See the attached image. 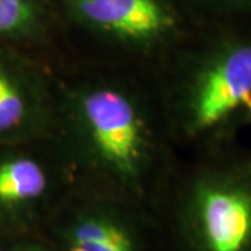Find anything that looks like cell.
Segmentation results:
<instances>
[{
	"label": "cell",
	"instance_id": "4",
	"mask_svg": "<svg viewBox=\"0 0 251 251\" xmlns=\"http://www.w3.org/2000/svg\"><path fill=\"white\" fill-rule=\"evenodd\" d=\"M67 59L155 75L193 29L176 0H57Z\"/></svg>",
	"mask_w": 251,
	"mask_h": 251
},
{
	"label": "cell",
	"instance_id": "10",
	"mask_svg": "<svg viewBox=\"0 0 251 251\" xmlns=\"http://www.w3.org/2000/svg\"><path fill=\"white\" fill-rule=\"evenodd\" d=\"M7 251H63L52 242H39L34 239L20 240Z\"/></svg>",
	"mask_w": 251,
	"mask_h": 251
},
{
	"label": "cell",
	"instance_id": "9",
	"mask_svg": "<svg viewBox=\"0 0 251 251\" xmlns=\"http://www.w3.org/2000/svg\"><path fill=\"white\" fill-rule=\"evenodd\" d=\"M194 24L251 20V0H176Z\"/></svg>",
	"mask_w": 251,
	"mask_h": 251
},
{
	"label": "cell",
	"instance_id": "2",
	"mask_svg": "<svg viewBox=\"0 0 251 251\" xmlns=\"http://www.w3.org/2000/svg\"><path fill=\"white\" fill-rule=\"evenodd\" d=\"M153 81L180 155L236 141L251 127V20L194 25Z\"/></svg>",
	"mask_w": 251,
	"mask_h": 251
},
{
	"label": "cell",
	"instance_id": "8",
	"mask_svg": "<svg viewBox=\"0 0 251 251\" xmlns=\"http://www.w3.org/2000/svg\"><path fill=\"white\" fill-rule=\"evenodd\" d=\"M0 44L57 64L67 59L57 0H0Z\"/></svg>",
	"mask_w": 251,
	"mask_h": 251
},
{
	"label": "cell",
	"instance_id": "1",
	"mask_svg": "<svg viewBox=\"0 0 251 251\" xmlns=\"http://www.w3.org/2000/svg\"><path fill=\"white\" fill-rule=\"evenodd\" d=\"M54 138L75 183L152 206L179 159L152 75L64 59Z\"/></svg>",
	"mask_w": 251,
	"mask_h": 251
},
{
	"label": "cell",
	"instance_id": "5",
	"mask_svg": "<svg viewBox=\"0 0 251 251\" xmlns=\"http://www.w3.org/2000/svg\"><path fill=\"white\" fill-rule=\"evenodd\" d=\"M75 184L54 137L0 144V226H20L56 212Z\"/></svg>",
	"mask_w": 251,
	"mask_h": 251
},
{
	"label": "cell",
	"instance_id": "6",
	"mask_svg": "<svg viewBox=\"0 0 251 251\" xmlns=\"http://www.w3.org/2000/svg\"><path fill=\"white\" fill-rule=\"evenodd\" d=\"M143 202L75 183L56 209L54 240L63 251H145Z\"/></svg>",
	"mask_w": 251,
	"mask_h": 251
},
{
	"label": "cell",
	"instance_id": "3",
	"mask_svg": "<svg viewBox=\"0 0 251 251\" xmlns=\"http://www.w3.org/2000/svg\"><path fill=\"white\" fill-rule=\"evenodd\" d=\"M159 198L186 251H251V150L237 140L180 155Z\"/></svg>",
	"mask_w": 251,
	"mask_h": 251
},
{
	"label": "cell",
	"instance_id": "7",
	"mask_svg": "<svg viewBox=\"0 0 251 251\" xmlns=\"http://www.w3.org/2000/svg\"><path fill=\"white\" fill-rule=\"evenodd\" d=\"M56 64L0 44V144L53 137Z\"/></svg>",
	"mask_w": 251,
	"mask_h": 251
}]
</instances>
